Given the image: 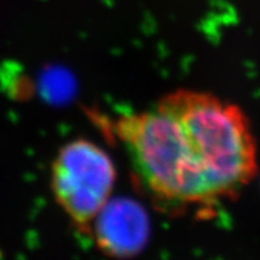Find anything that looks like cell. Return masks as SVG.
Instances as JSON below:
<instances>
[{
  "instance_id": "1",
  "label": "cell",
  "mask_w": 260,
  "mask_h": 260,
  "mask_svg": "<svg viewBox=\"0 0 260 260\" xmlns=\"http://www.w3.org/2000/svg\"><path fill=\"white\" fill-rule=\"evenodd\" d=\"M134 179L168 214L207 211L236 199L257 173V144L236 104L178 89L110 123Z\"/></svg>"
},
{
  "instance_id": "2",
  "label": "cell",
  "mask_w": 260,
  "mask_h": 260,
  "mask_svg": "<svg viewBox=\"0 0 260 260\" xmlns=\"http://www.w3.org/2000/svg\"><path fill=\"white\" fill-rule=\"evenodd\" d=\"M116 179L112 157L86 138L58 147L51 164L52 195L80 233L90 234L94 219L112 199Z\"/></svg>"
},
{
  "instance_id": "3",
  "label": "cell",
  "mask_w": 260,
  "mask_h": 260,
  "mask_svg": "<svg viewBox=\"0 0 260 260\" xmlns=\"http://www.w3.org/2000/svg\"><path fill=\"white\" fill-rule=\"evenodd\" d=\"M90 235L106 256L132 259L149 243L150 219L144 207L133 199H110L93 222Z\"/></svg>"
}]
</instances>
